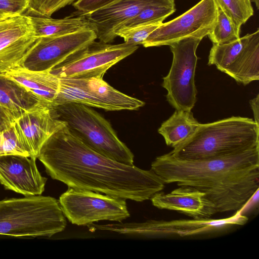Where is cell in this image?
<instances>
[{
    "instance_id": "1",
    "label": "cell",
    "mask_w": 259,
    "mask_h": 259,
    "mask_svg": "<svg viewBox=\"0 0 259 259\" xmlns=\"http://www.w3.org/2000/svg\"><path fill=\"white\" fill-rule=\"evenodd\" d=\"M53 179L68 187L142 202L161 191L165 183L151 169L122 163L93 150L66 125L53 134L37 158Z\"/></svg>"
},
{
    "instance_id": "2",
    "label": "cell",
    "mask_w": 259,
    "mask_h": 259,
    "mask_svg": "<svg viewBox=\"0 0 259 259\" xmlns=\"http://www.w3.org/2000/svg\"><path fill=\"white\" fill-rule=\"evenodd\" d=\"M151 169L165 184L203 192L218 212L241 209L259 188V147L212 159L187 160L169 152L157 156Z\"/></svg>"
},
{
    "instance_id": "3",
    "label": "cell",
    "mask_w": 259,
    "mask_h": 259,
    "mask_svg": "<svg viewBox=\"0 0 259 259\" xmlns=\"http://www.w3.org/2000/svg\"><path fill=\"white\" fill-rule=\"evenodd\" d=\"M259 147V125L251 118L232 116L199 123L193 134L170 152L187 160H203L236 154Z\"/></svg>"
},
{
    "instance_id": "4",
    "label": "cell",
    "mask_w": 259,
    "mask_h": 259,
    "mask_svg": "<svg viewBox=\"0 0 259 259\" xmlns=\"http://www.w3.org/2000/svg\"><path fill=\"white\" fill-rule=\"evenodd\" d=\"M67 225L59 201L51 196H28L0 201V235L51 237Z\"/></svg>"
},
{
    "instance_id": "5",
    "label": "cell",
    "mask_w": 259,
    "mask_h": 259,
    "mask_svg": "<svg viewBox=\"0 0 259 259\" xmlns=\"http://www.w3.org/2000/svg\"><path fill=\"white\" fill-rule=\"evenodd\" d=\"M248 221L241 209L231 217L219 219H189L170 221L149 220L141 223L119 222L97 225L91 224V231H109L119 234L149 238L193 239L220 235Z\"/></svg>"
},
{
    "instance_id": "6",
    "label": "cell",
    "mask_w": 259,
    "mask_h": 259,
    "mask_svg": "<svg viewBox=\"0 0 259 259\" xmlns=\"http://www.w3.org/2000/svg\"><path fill=\"white\" fill-rule=\"evenodd\" d=\"M53 107L69 131L86 145L115 161L134 165L133 153L100 113L88 106L73 102Z\"/></svg>"
},
{
    "instance_id": "7",
    "label": "cell",
    "mask_w": 259,
    "mask_h": 259,
    "mask_svg": "<svg viewBox=\"0 0 259 259\" xmlns=\"http://www.w3.org/2000/svg\"><path fill=\"white\" fill-rule=\"evenodd\" d=\"M202 39L190 37L169 45L173 58L162 86L166 90L167 101L176 110L191 111L196 102L195 74L197 48Z\"/></svg>"
},
{
    "instance_id": "8",
    "label": "cell",
    "mask_w": 259,
    "mask_h": 259,
    "mask_svg": "<svg viewBox=\"0 0 259 259\" xmlns=\"http://www.w3.org/2000/svg\"><path fill=\"white\" fill-rule=\"evenodd\" d=\"M69 102L107 111L137 110L145 104L116 90L103 78H60L59 91L53 107Z\"/></svg>"
},
{
    "instance_id": "9",
    "label": "cell",
    "mask_w": 259,
    "mask_h": 259,
    "mask_svg": "<svg viewBox=\"0 0 259 259\" xmlns=\"http://www.w3.org/2000/svg\"><path fill=\"white\" fill-rule=\"evenodd\" d=\"M58 201L65 218L78 226L105 220L121 222L130 215L126 199L92 191L68 187Z\"/></svg>"
},
{
    "instance_id": "10",
    "label": "cell",
    "mask_w": 259,
    "mask_h": 259,
    "mask_svg": "<svg viewBox=\"0 0 259 259\" xmlns=\"http://www.w3.org/2000/svg\"><path fill=\"white\" fill-rule=\"evenodd\" d=\"M138 46L112 45L94 40L50 70L59 78H103L112 66L134 53Z\"/></svg>"
},
{
    "instance_id": "11",
    "label": "cell",
    "mask_w": 259,
    "mask_h": 259,
    "mask_svg": "<svg viewBox=\"0 0 259 259\" xmlns=\"http://www.w3.org/2000/svg\"><path fill=\"white\" fill-rule=\"evenodd\" d=\"M217 16L214 0H201L181 15L161 23L142 45L145 48L159 47L190 37L203 39L213 29Z\"/></svg>"
},
{
    "instance_id": "12",
    "label": "cell",
    "mask_w": 259,
    "mask_h": 259,
    "mask_svg": "<svg viewBox=\"0 0 259 259\" xmlns=\"http://www.w3.org/2000/svg\"><path fill=\"white\" fill-rule=\"evenodd\" d=\"M96 39V32L90 29L37 38L19 67L32 71L50 70Z\"/></svg>"
},
{
    "instance_id": "13",
    "label": "cell",
    "mask_w": 259,
    "mask_h": 259,
    "mask_svg": "<svg viewBox=\"0 0 259 259\" xmlns=\"http://www.w3.org/2000/svg\"><path fill=\"white\" fill-rule=\"evenodd\" d=\"M14 125L30 156L37 158L45 142L66 123L53 106L41 102L16 118Z\"/></svg>"
},
{
    "instance_id": "14",
    "label": "cell",
    "mask_w": 259,
    "mask_h": 259,
    "mask_svg": "<svg viewBox=\"0 0 259 259\" xmlns=\"http://www.w3.org/2000/svg\"><path fill=\"white\" fill-rule=\"evenodd\" d=\"M37 39L29 16L23 14L0 20V73L19 67Z\"/></svg>"
},
{
    "instance_id": "15",
    "label": "cell",
    "mask_w": 259,
    "mask_h": 259,
    "mask_svg": "<svg viewBox=\"0 0 259 259\" xmlns=\"http://www.w3.org/2000/svg\"><path fill=\"white\" fill-rule=\"evenodd\" d=\"M151 5L175 6V0H116L92 13L83 15L92 25L97 38L105 43L117 37L116 30L122 24Z\"/></svg>"
},
{
    "instance_id": "16",
    "label": "cell",
    "mask_w": 259,
    "mask_h": 259,
    "mask_svg": "<svg viewBox=\"0 0 259 259\" xmlns=\"http://www.w3.org/2000/svg\"><path fill=\"white\" fill-rule=\"evenodd\" d=\"M36 158L19 155L0 156V183L6 190L25 196L41 195L47 179L41 176Z\"/></svg>"
},
{
    "instance_id": "17",
    "label": "cell",
    "mask_w": 259,
    "mask_h": 259,
    "mask_svg": "<svg viewBox=\"0 0 259 259\" xmlns=\"http://www.w3.org/2000/svg\"><path fill=\"white\" fill-rule=\"evenodd\" d=\"M150 199L159 209L176 211L194 219H209L218 212L203 192L191 187L179 186L168 193L160 191Z\"/></svg>"
},
{
    "instance_id": "18",
    "label": "cell",
    "mask_w": 259,
    "mask_h": 259,
    "mask_svg": "<svg viewBox=\"0 0 259 259\" xmlns=\"http://www.w3.org/2000/svg\"><path fill=\"white\" fill-rule=\"evenodd\" d=\"M5 74L42 102L53 106L59 93L60 78L50 70L32 71L17 67Z\"/></svg>"
},
{
    "instance_id": "19",
    "label": "cell",
    "mask_w": 259,
    "mask_h": 259,
    "mask_svg": "<svg viewBox=\"0 0 259 259\" xmlns=\"http://www.w3.org/2000/svg\"><path fill=\"white\" fill-rule=\"evenodd\" d=\"M237 82L246 85L259 79V29L252 33L244 49L226 73Z\"/></svg>"
},
{
    "instance_id": "20",
    "label": "cell",
    "mask_w": 259,
    "mask_h": 259,
    "mask_svg": "<svg viewBox=\"0 0 259 259\" xmlns=\"http://www.w3.org/2000/svg\"><path fill=\"white\" fill-rule=\"evenodd\" d=\"M42 102L23 87L0 73V106L17 118Z\"/></svg>"
},
{
    "instance_id": "21",
    "label": "cell",
    "mask_w": 259,
    "mask_h": 259,
    "mask_svg": "<svg viewBox=\"0 0 259 259\" xmlns=\"http://www.w3.org/2000/svg\"><path fill=\"white\" fill-rule=\"evenodd\" d=\"M29 16L37 38L67 34L85 29L94 30L92 25L82 14L71 15L59 19L45 16Z\"/></svg>"
},
{
    "instance_id": "22",
    "label": "cell",
    "mask_w": 259,
    "mask_h": 259,
    "mask_svg": "<svg viewBox=\"0 0 259 259\" xmlns=\"http://www.w3.org/2000/svg\"><path fill=\"white\" fill-rule=\"evenodd\" d=\"M199 123L191 111L176 110L168 119L162 123L158 132L163 137L167 146L175 148L192 135Z\"/></svg>"
},
{
    "instance_id": "23",
    "label": "cell",
    "mask_w": 259,
    "mask_h": 259,
    "mask_svg": "<svg viewBox=\"0 0 259 259\" xmlns=\"http://www.w3.org/2000/svg\"><path fill=\"white\" fill-rule=\"evenodd\" d=\"M252 35L247 34L242 37L223 44H213L208 56V65H214L222 72L226 73L249 41Z\"/></svg>"
},
{
    "instance_id": "24",
    "label": "cell",
    "mask_w": 259,
    "mask_h": 259,
    "mask_svg": "<svg viewBox=\"0 0 259 259\" xmlns=\"http://www.w3.org/2000/svg\"><path fill=\"white\" fill-rule=\"evenodd\" d=\"M240 27L218 7L216 24L207 35L213 44H223L235 40L240 37Z\"/></svg>"
},
{
    "instance_id": "25",
    "label": "cell",
    "mask_w": 259,
    "mask_h": 259,
    "mask_svg": "<svg viewBox=\"0 0 259 259\" xmlns=\"http://www.w3.org/2000/svg\"><path fill=\"white\" fill-rule=\"evenodd\" d=\"M175 11V6H149L142 10L135 17L124 23L119 28L148 24L162 23L165 19Z\"/></svg>"
},
{
    "instance_id": "26",
    "label": "cell",
    "mask_w": 259,
    "mask_h": 259,
    "mask_svg": "<svg viewBox=\"0 0 259 259\" xmlns=\"http://www.w3.org/2000/svg\"><path fill=\"white\" fill-rule=\"evenodd\" d=\"M217 6L239 27L253 15L250 0H214Z\"/></svg>"
},
{
    "instance_id": "27",
    "label": "cell",
    "mask_w": 259,
    "mask_h": 259,
    "mask_svg": "<svg viewBox=\"0 0 259 259\" xmlns=\"http://www.w3.org/2000/svg\"><path fill=\"white\" fill-rule=\"evenodd\" d=\"M9 155L30 156L19 140L14 121L0 130V156Z\"/></svg>"
},
{
    "instance_id": "28",
    "label": "cell",
    "mask_w": 259,
    "mask_h": 259,
    "mask_svg": "<svg viewBox=\"0 0 259 259\" xmlns=\"http://www.w3.org/2000/svg\"><path fill=\"white\" fill-rule=\"evenodd\" d=\"M161 24L153 23L121 27L116 30L115 34L117 36L123 38L125 43L138 46L142 45L148 36Z\"/></svg>"
},
{
    "instance_id": "29",
    "label": "cell",
    "mask_w": 259,
    "mask_h": 259,
    "mask_svg": "<svg viewBox=\"0 0 259 259\" xmlns=\"http://www.w3.org/2000/svg\"><path fill=\"white\" fill-rule=\"evenodd\" d=\"M77 0H29L24 14L51 17L56 11Z\"/></svg>"
},
{
    "instance_id": "30",
    "label": "cell",
    "mask_w": 259,
    "mask_h": 259,
    "mask_svg": "<svg viewBox=\"0 0 259 259\" xmlns=\"http://www.w3.org/2000/svg\"><path fill=\"white\" fill-rule=\"evenodd\" d=\"M29 0H0V11L10 15L24 14Z\"/></svg>"
},
{
    "instance_id": "31",
    "label": "cell",
    "mask_w": 259,
    "mask_h": 259,
    "mask_svg": "<svg viewBox=\"0 0 259 259\" xmlns=\"http://www.w3.org/2000/svg\"><path fill=\"white\" fill-rule=\"evenodd\" d=\"M116 0H77L73 3L79 14L92 13L103 8Z\"/></svg>"
},
{
    "instance_id": "32",
    "label": "cell",
    "mask_w": 259,
    "mask_h": 259,
    "mask_svg": "<svg viewBox=\"0 0 259 259\" xmlns=\"http://www.w3.org/2000/svg\"><path fill=\"white\" fill-rule=\"evenodd\" d=\"M15 118L8 110L0 106V130L14 122Z\"/></svg>"
},
{
    "instance_id": "33",
    "label": "cell",
    "mask_w": 259,
    "mask_h": 259,
    "mask_svg": "<svg viewBox=\"0 0 259 259\" xmlns=\"http://www.w3.org/2000/svg\"><path fill=\"white\" fill-rule=\"evenodd\" d=\"M249 103L253 111L254 121L259 125V95L250 100Z\"/></svg>"
},
{
    "instance_id": "34",
    "label": "cell",
    "mask_w": 259,
    "mask_h": 259,
    "mask_svg": "<svg viewBox=\"0 0 259 259\" xmlns=\"http://www.w3.org/2000/svg\"><path fill=\"white\" fill-rule=\"evenodd\" d=\"M9 16H11V15H10L8 14H6V13L0 11V20H2L4 18H7Z\"/></svg>"
},
{
    "instance_id": "35",
    "label": "cell",
    "mask_w": 259,
    "mask_h": 259,
    "mask_svg": "<svg viewBox=\"0 0 259 259\" xmlns=\"http://www.w3.org/2000/svg\"><path fill=\"white\" fill-rule=\"evenodd\" d=\"M250 1L255 3L256 8L258 9V6H259L258 0H250Z\"/></svg>"
}]
</instances>
